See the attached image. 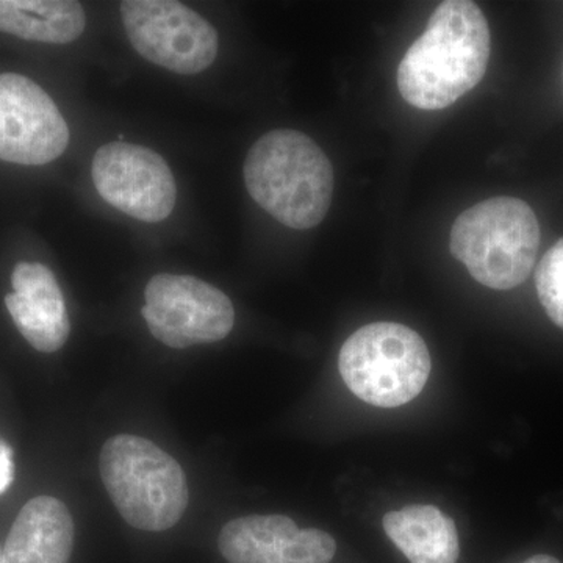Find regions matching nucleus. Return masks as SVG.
<instances>
[{"label": "nucleus", "mask_w": 563, "mask_h": 563, "mask_svg": "<svg viewBox=\"0 0 563 563\" xmlns=\"http://www.w3.org/2000/svg\"><path fill=\"white\" fill-rule=\"evenodd\" d=\"M488 62L490 29L483 10L470 0H446L399 63V92L417 109H446L479 85Z\"/></svg>", "instance_id": "obj_1"}, {"label": "nucleus", "mask_w": 563, "mask_h": 563, "mask_svg": "<svg viewBox=\"0 0 563 563\" xmlns=\"http://www.w3.org/2000/svg\"><path fill=\"white\" fill-rule=\"evenodd\" d=\"M243 174L251 198L287 228H317L331 207L332 163L306 133H266L251 147Z\"/></svg>", "instance_id": "obj_2"}, {"label": "nucleus", "mask_w": 563, "mask_h": 563, "mask_svg": "<svg viewBox=\"0 0 563 563\" xmlns=\"http://www.w3.org/2000/svg\"><path fill=\"white\" fill-rule=\"evenodd\" d=\"M99 473L118 512L140 531H168L187 512L184 470L151 440L131 433L111 437L99 455Z\"/></svg>", "instance_id": "obj_3"}, {"label": "nucleus", "mask_w": 563, "mask_h": 563, "mask_svg": "<svg viewBox=\"0 0 563 563\" xmlns=\"http://www.w3.org/2000/svg\"><path fill=\"white\" fill-rule=\"evenodd\" d=\"M450 247L473 279L493 290H512L528 279L536 265L539 220L521 199H487L455 220Z\"/></svg>", "instance_id": "obj_4"}, {"label": "nucleus", "mask_w": 563, "mask_h": 563, "mask_svg": "<svg viewBox=\"0 0 563 563\" xmlns=\"http://www.w3.org/2000/svg\"><path fill=\"white\" fill-rule=\"evenodd\" d=\"M424 340L399 322H372L352 333L340 351L344 384L362 401L395 409L412 401L431 374Z\"/></svg>", "instance_id": "obj_5"}, {"label": "nucleus", "mask_w": 563, "mask_h": 563, "mask_svg": "<svg viewBox=\"0 0 563 563\" xmlns=\"http://www.w3.org/2000/svg\"><path fill=\"white\" fill-rule=\"evenodd\" d=\"M121 16L133 49L154 65L181 76H195L217 58L218 32L184 3L125 0Z\"/></svg>", "instance_id": "obj_6"}, {"label": "nucleus", "mask_w": 563, "mask_h": 563, "mask_svg": "<svg viewBox=\"0 0 563 563\" xmlns=\"http://www.w3.org/2000/svg\"><path fill=\"white\" fill-rule=\"evenodd\" d=\"M144 299L141 314L152 335L174 350L220 342L235 324L229 296L198 277L157 274L147 282Z\"/></svg>", "instance_id": "obj_7"}, {"label": "nucleus", "mask_w": 563, "mask_h": 563, "mask_svg": "<svg viewBox=\"0 0 563 563\" xmlns=\"http://www.w3.org/2000/svg\"><path fill=\"white\" fill-rule=\"evenodd\" d=\"M92 181L103 201L143 222H161L173 213L177 188L161 154L140 144H103L92 158Z\"/></svg>", "instance_id": "obj_8"}, {"label": "nucleus", "mask_w": 563, "mask_h": 563, "mask_svg": "<svg viewBox=\"0 0 563 563\" xmlns=\"http://www.w3.org/2000/svg\"><path fill=\"white\" fill-rule=\"evenodd\" d=\"M68 144V124L51 96L29 77L0 74V161L47 165Z\"/></svg>", "instance_id": "obj_9"}, {"label": "nucleus", "mask_w": 563, "mask_h": 563, "mask_svg": "<svg viewBox=\"0 0 563 563\" xmlns=\"http://www.w3.org/2000/svg\"><path fill=\"white\" fill-rule=\"evenodd\" d=\"M218 547L229 563H329L335 540L320 529H299L285 515H250L222 528Z\"/></svg>", "instance_id": "obj_10"}, {"label": "nucleus", "mask_w": 563, "mask_h": 563, "mask_svg": "<svg viewBox=\"0 0 563 563\" xmlns=\"http://www.w3.org/2000/svg\"><path fill=\"white\" fill-rule=\"evenodd\" d=\"M13 292L5 296L14 324L36 351L57 352L68 342L70 321L60 285L43 263L21 262L11 274Z\"/></svg>", "instance_id": "obj_11"}, {"label": "nucleus", "mask_w": 563, "mask_h": 563, "mask_svg": "<svg viewBox=\"0 0 563 563\" xmlns=\"http://www.w3.org/2000/svg\"><path fill=\"white\" fill-rule=\"evenodd\" d=\"M73 548L68 507L54 496H36L11 526L2 563H69Z\"/></svg>", "instance_id": "obj_12"}, {"label": "nucleus", "mask_w": 563, "mask_h": 563, "mask_svg": "<svg viewBox=\"0 0 563 563\" xmlns=\"http://www.w3.org/2000/svg\"><path fill=\"white\" fill-rule=\"evenodd\" d=\"M384 529L410 563H457V528L453 518L437 507L393 510L384 517Z\"/></svg>", "instance_id": "obj_13"}, {"label": "nucleus", "mask_w": 563, "mask_h": 563, "mask_svg": "<svg viewBox=\"0 0 563 563\" xmlns=\"http://www.w3.org/2000/svg\"><path fill=\"white\" fill-rule=\"evenodd\" d=\"M87 29V14L73 0H0V32L44 44H68Z\"/></svg>", "instance_id": "obj_14"}, {"label": "nucleus", "mask_w": 563, "mask_h": 563, "mask_svg": "<svg viewBox=\"0 0 563 563\" xmlns=\"http://www.w3.org/2000/svg\"><path fill=\"white\" fill-rule=\"evenodd\" d=\"M536 288L544 312L563 329V239L543 255L537 266Z\"/></svg>", "instance_id": "obj_15"}, {"label": "nucleus", "mask_w": 563, "mask_h": 563, "mask_svg": "<svg viewBox=\"0 0 563 563\" xmlns=\"http://www.w3.org/2000/svg\"><path fill=\"white\" fill-rule=\"evenodd\" d=\"M14 479L13 450L9 443L0 439V495L9 490Z\"/></svg>", "instance_id": "obj_16"}, {"label": "nucleus", "mask_w": 563, "mask_h": 563, "mask_svg": "<svg viewBox=\"0 0 563 563\" xmlns=\"http://www.w3.org/2000/svg\"><path fill=\"white\" fill-rule=\"evenodd\" d=\"M523 563H561L558 559L551 558V555H533V558L529 559Z\"/></svg>", "instance_id": "obj_17"}, {"label": "nucleus", "mask_w": 563, "mask_h": 563, "mask_svg": "<svg viewBox=\"0 0 563 563\" xmlns=\"http://www.w3.org/2000/svg\"><path fill=\"white\" fill-rule=\"evenodd\" d=\"M0 563H2V554H0Z\"/></svg>", "instance_id": "obj_18"}]
</instances>
